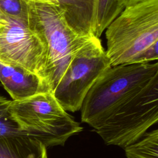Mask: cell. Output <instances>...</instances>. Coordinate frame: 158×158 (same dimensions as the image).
<instances>
[{
    "label": "cell",
    "instance_id": "7a4b0ae2",
    "mask_svg": "<svg viewBox=\"0 0 158 158\" xmlns=\"http://www.w3.org/2000/svg\"><path fill=\"white\" fill-rule=\"evenodd\" d=\"M8 111L23 134L40 141L46 148L64 146L70 136L83 130L51 91L12 100Z\"/></svg>",
    "mask_w": 158,
    "mask_h": 158
},
{
    "label": "cell",
    "instance_id": "9c48e42d",
    "mask_svg": "<svg viewBox=\"0 0 158 158\" xmlns=\"http://www.w3.org/2000/svg\"><path fill=\"white\" fill-rule=\"evenodd\" d=\"M0 158H48L46 148L26 135L0 138Z\"/></svg>",
    "mask_w": 158,
    "mask_h": 158
},
{
    "label": "cell",
    "instance_id": "e0dca14e",
    "mask_svg": "<svg viewBox=\"0 0 158 158\" xmlns=\"http://www.w3.org/2000/svg\"><path fill=\"white\" fill-rule=\"evenodd\" d=\"M6 16V14H4L2 11L1 10V8H0V20H1L2 19H3L4 17Z\"/></svg>",
    "mask_w": 158,
    "mask_h": 158
},
{
    "label": "cell",
    "instance_id": "7c38bea8",
    "mask_svg": "<svg viewBox=\"0 0 158 158\" xmlns=\"http://www.w3.org/2000/svg\"><path fill=\"white\" fill-rule=\"evenodd\" d=\"M0 8L6 15L28 19V0H0Z\"/></svg>",
    "mask_w": 158,
    "mask_h": 158
},
{
    "label": "cell",
    "instance_id": "2e32d148",
    "mask_svg": "<svg viewBox=\"0 0 158 158\" xmlns=\"http://www.w3.org/2000/svg\"><path fill=\"white\" fill-rule=\"evenodd\" d=\"M125 6H132L134 4H136L142 2L149 1V0H123Z\"/></svg>",
    "mask_w": 158,
    "mask_h": 158
},
{
    "label": "cell",
    "instance_id": "ba28073f",
    "mask_svg": "<svg viewBox=\"0 0 158 158\" xmlns=\"http://www.w3.org/2000/svg\"><path fill=\"white\" fill-rule=\"evenodd\" d=\"M0 81L13 100L51 91L46 81L24 69L0 62Z\"/></svg>",
    "mask_w": 158,
    "mask_h": 158
},
{
    "label": "cell",
    "instance_id": "9a60e30c",
    "mask_svg": "<svg viewBox=\"0 0 158 158\" xmlns=\"http://www.w3.org/2000/svg\"><path fill=\"white\" fill-rule=\"evenodd\" d=\"M10 101L7 98L0 96V117L7 111Z\"/></svg>",
    "mask_w": 158,
    "mask_h": 158
},
{
    "label": "cell",
    "instance_id": "30bf717a",
    "mask_svg": "<svg viewBox=\"0 0 158 158\" xmlns=\"http://www.w3.org/2000/svg\"><path fill=\"white\" fill-rule=\"evenodd\" d=\"M125 8L123 0H97L95 36L99 38Z\"/></svg>",
    "mask_w": 158,
    "mask_h": 158
},
{
    "label": "cell",
    "instance_id": "3957f363",
    "mask_svg": "<svg viewBox=\"0 0 158 158\" xmlns=\"http://www.w3.org/2000/svg\"><path fill=\"white\" fill-rule=\"evenodd\" d=\"M106 30L111 66L133 63L158 39V0L125 7Z\"/></svg>",
    "mask_w": 158,
    "mask_h": 158
},
{
    "label": "cell",
    "instance_id": "52a82bcc",
    "mask_svg": "<svg viewBox=\"0 0 158 158\" xmlns=\"http://www.w3.org/2000/svg\"><path fill=\"white\" fill-rule=\"evenodd\" d=\"M54 4L64 12L70 27L80 36L90 38L94 35L97 0H29Z\"/></svg>",
    "mask_w": 158,
    "mask_h": 158
},
{
    "label": "cell",
    "instance_id": "6da1fadb",
    "mask_svg": "<svg viewBox=\"0 0 158 158\" xmlns=\"http://www.w3.org/2000/svg\"><path fill=\"white\" fill-rule=\"evenodd\" d=\"M156 63H131L110 66L86 94L80 109L82 122L94 130L101 127L127 100L153 77Z\"/></svg>",
    "mask_w": 158,
    "mask_h": 158
},
{
    "label": "cell",
    "instance_id": "4fadbf2b",
    "mask_svg": "<svg viewBox=\"0 0 158 158\" xmlns=\"http://www.w3.org/2000/svg\"><path fill=\"white\" fill-rule=\"evenodd\" d=\"M24 135L18 125L11 117L8 110L0 117V138Z\"/></svg>",
    "mask_w": 158,
    "mask_h": 158
},
{
    "label": "cell",
    "instance_id": "8fae6325",
    "mask_svg": "<svg viewBox=\"0 0 158 158\" xmlns=\"http://www.w3.org/2000/svg\"><path fill=\"white\" fill-rule=\"evenodd\" d=\"M127 158H158V128L124 148Z\"/></svg>",
    "mask_w": 158,
    "mask_h": 158
},
{
    "label": "cell",
    "instance_id": "277c9868",
    "mask_svg": "<svg viewBox=\"0 0 158 158\" xmlns=\"http://www.w3.org/2000/svg\"><path fill=\"white\" fill-rule=\"evenodd\" d=\"M28 5V23L47 48L46 80L52 92L75 54L91 38L75 33L59 6L29 0Z\"/></svg>",
    "mask_w": 158,
    "mask_h": 158
},
{
    "label": "cell",
    "instance_id": "5bb4252c",
    "mask_svg": "<svg viewBox=\"0 0 158 158\" xmlns=\"http://www.w3.org/2000/svg\"><path fill=\"white\" fill-rule=\"evenodd\" d=\"M158 60V39L143 53L139 55L133 63H148Z\"/></svg>",
    "mask_w": 158,
    "mask_h": 158
},
{
    "label": "cell",
    "instance_id": "8992f818",
    "mask_svg": "<svg viewBox=\"0 0 158 158\" xmlns=\"http://www.w3.org/2000/svg\"><path fill=\"white\" fill-rule=\"evenodd\" d=\"M47 61L46 44L28 19L6 15L0 20V62L24 69L46 80Z\"/></svg>",
    "mask_w": 158,
    "mask_h": 158
},
{
    "label": "cell",
    "instance_id": "5b68a950",
    "mask_svg": "<svg viewBox=\"0 0 158 158\" xmlns=\"http://www.w3.org/2000/svg\"><path fill=\"white\" fill-rule=\"evenodd\" d=\"M110 66L101 40L93 36L75 54L52 93L66 111H78L90 88Z\"/></svg>",
    "mask_w": 158,
    "mask_h": 158
}]
</instances>
